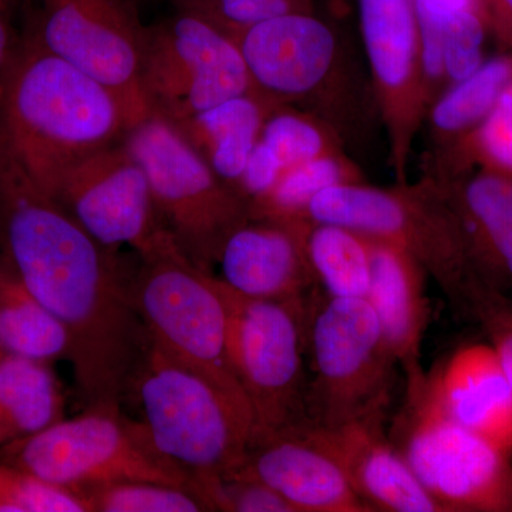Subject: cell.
Here are the masks:
<instances>
[{
	"label": "cell",
	"instance_id": "obj_1",
	"mask_svg": "<svg viewBox=\"0 0 512 512\" xmlns=\"http://www.w3.org/2000/svg\"><path fill=\"white\" fill-rule=\"evenodd\" d=\"M0 252L69 333L84 407L121 406L148 345L134 302L136 264L93 238L3 156Z\"/></svg>",
	"mask_w": 512,
	"mask_h": 512
},
{
	"label": "cell",
	"instance_id": "obj_2",
	"mask_svg": "<svg viewBox=\"0 0 512 512\" xmlns=\"http://www.w3.org/2000/svg\"><path fill=\"white\" fill-rule=\"evenodd\" d=\"M123 100L28 30L0 89V156L52 195L73 167L136 124Z\"/></svg>",
	"mask_w": 512,
	"mask_h": 512
},
{
	"label": "cell",
	"instance_id": "obj_3",
	"mask_svg": "<svg viewBox=\"0 0 512 512\" xmlns=\"http://www.w3.org/2000/svg\"><path fill=\"white\" fill-rule=\"evenodd\" d=\"M234 39L262 99L322 121L350 156L369 146L382 126L375 90L363 49L357 52L338 26L315 10L269 20Z\"/></svg>",
	"mask_w": 512,
	"mask_h": 512
},
{
	"label": "cell",
	"instance_id": "obj_4",
	"mask_svg": "<svg viewBox=\"0 0 512 512\" xmlns=\"http://www.w3.org/2000/svg\"><path fill=\"white\" fill-rule=\"evenodd\" d=\"M131 392L151 443L194 480L207 505L208 487L247 460L256 436L251 410L150 342Z\"/></svg>",
	"mask_w": 512,
	"mask_h": 512
},
{
	"label": "cell",
	"instance_id": "obj_5",
	"mask_svg": "<svg viewBox=\"0 0 512 512\" xmlns=\"http://www.w3.org/2000/svg\"><path fill=\"white\" fill-rule=\"evenodd\" d=\"M136 255L134 302L148 342L251 410L229 356L224 282L195 265L167 229Z\"/></svg>",
	"mask_w": 512,
	"mask_h": 512
},
{
	"label": "cell",
	"instance_id": "obj_6",
	"mask_svg": "<svg viewBox=\"0 0 512 512\" xmlns=\"http://www.w3.org/2000/svg\"><path fill=\"white\" fill-rule=\"evenodd\" d=\"M309 222L342 225L403 248L426 269L454 309L466 315L471 271L466 238L446 191L423 175L417 183L380 188L343 184L320 192L306 211Z\"/></svg>",
	"mask_w": 512,
	"mask_h": 512
},
{
	"label": "cell",
	"instance_id": "obj_7",
	"mask_svg": "<svg viewBox=\"0 0 512 512\" xmlns=\"http://www.w3.org/2000/svg\"><path fill=\"white\" fill-rule=\"evenodd\" d=\"M124 141L146 171L164 228L195 265L214 272L227 239L251 220V200L156 114L137 121Z\"/></svg>",
	"mask_w": 512,
	"mask_h": 512
},
{
	"label": "cell",
	"instance_id": "obj_8",
	"mask_svg": "<svg viewBox=\"0 0 512 512\" xmlns=\"http://www.w3.org/2000/svg\"><path fill=\"white\" fill-rule=\"evenodd\" d=\"M0 460L76 494L96 485L150 481L200 497L194 480L157 450L140 421L124 417L121 406L86 407L73 419L0 447Z\"/></svg>",
	"mask_w": 512,
	"mask_h": 512
},
{
	"label": "cell",
	"instance_id": "obj_9",
	"mask_svg": "<svg viewBox=\"0 0 512 512\" xmlns=\"http://www.w3.org/2000/svg\"><path fill=\"white\" fill-rule=\"evenodd\" d=\"M389 436L441 512H512V457L451 419L427 373L406 383Z\"/></svg>",
	"mask_w": 512,
	"mask_h": 512
},
{
	"label": "cell",
	"instance_id": "obj_10",
	"mask_svg": "<svg viewBox=\"0 0 512 512\" xmlns=\"http://www.w3.org/2000/svg\"><path fill=\"white\" fill-rule=\"evenodd\" d=\"M225 289L229 356L254 414L255 441L301 430L308 421L303 359L313 293L298 301H269Z\"/></svg>",
	"mask_w": 512,
	"mask_h": 512
},
{
	"label": "cell",
	"instance_id": "obj_11",
	"mask_svg": "<svg viewBox=\"0 0 512 512\" xmlns=\"http://www.w3.org/2000/svg\"><path fill=\"white\" fill-rule=\"evenodd\" d=\"M311 355L305 426H335L387 413L396 373L379 320L367 299L313 296L306 352Z\"/></svg>",
	"mask_w": 512,
	"mask_h": 512
},
{
	"label": "cell",
	"instance_id": "obj_12",
	"mask_svg": "<svg viewBox=\"0 0 512 512\" xmlns=\"http://www.w3.org/2000/svg\"><path fill=\"white\" fill-rule=\"evenodd\" d=\"M140 89L148 113L174 126L254 92L234 37L197 13L178 8L147 26Z\"/></svg>",
	"mask_w": 512,
	"mask_h": 512
},
{
	"label": "cell",
	"instance_id": "obj_13",
	"mask_svg": "<svg viewBox=\"0 0 512 512\" xmlns=\"http://www.w3.org/2000/svg\"><path fill=\"white\" fill-rule=\"evenodd\" d=\"M30 32L53 55L123 100L134 120L147 117L140 89L146 29L130 0H39Z\"/></svg>",
	"mask_w": 512,
	"mask_h": 512
},
{
	"label": "cell",
	"instance_id": "obj_14",
	"mask_svg": "<svg viewBox=\"0 0 512 512\" xmlns=\"http://www.w3.org/2000/svg\"><path fill=\"white\" fill-rule=\"evenodd\" d=\"M363 55L372 79L397 183H407L429 103L413 0H357Z\"/></svg>",
	"mask_w": 512,
	"mask_h": 512
},
{
	"label": "cell",
	"instance_id": "obj_15",
	"mask_svg": "<svg viewBox=\"0 0 512 512\" xmlns=\"http://www.w3.org/2000/svg\"><path fill=\"white\" fill-rule=\"evenodd\" d=\"M50 197L107 247L140 252L165 229L146 171L124 140L73 167Z\"/></svg>",
	"mask_w": 512,
	"mask_h": 512
},
{
	"label": "cell",
	"instance_id": "obj_16",
	"mask_svg": "<svg viewBox=\"0 0 512 512\" xmlns=\"http://www.w3.org/2000/svg\"><path fill=\"white\" fill-rule=\"evenodd\" d=\"M386 423L387 413H377L292 433L332 458L372 512H441L394 446Z\"/></svg>",
	"mask_w": 512,
	"mask_h": 512
},
{
	"label": "cell",
	"instance_id": "obj_17",
	"mask_svg": "<svg viewBox=\"0 0 512 512\" xmlns=\"http://www.w3.org/2000/svg\"><path fill=\"white\" fill-rule=\"evenodd\" d=\"M309 221L251 218L235 229L222 248L220 279L231 291L254 299L298 301L316 288L306 255Z\"/></svg>",
	"mask_w": 512,
	"mask_h": 512
},
{
	"label": "cell",
	"instance_id": "obj_18",
	"mask_svg": "<svg viewBox=\"0 0 512 512\" xmlns=\"http://www.w3.org/2000/svg\"><path fill=\"white\" fill-rule=\"evenodd\" d=\"M231 476L268 485L295 512H372L338 464L296 433L255 441L245 463Z\"/></svg>",
	"mask_w": 512,
	"mask_h": 512
},
{
	"label": "cell",
	"instance_id": "obj_19",
	"mask_svg": "<svg viewBox=\"0 0 512 512\" xmlns=\"http://www.w3.org/2000/svg\"><path fill=\"white\" fill-rule=\"evenodd\" d=\"M367 238L372 268L367 302L406 383L416 382L426 373L421 366V350L431 315L429 275L403 248L383 239Z\"/></svg>",
	"mask_w": 512,
	"mask_h": 512
},
{
	"label": "cell",
	"instance_id": "obj_20",
	"mask_svg": "<svg viewBox=\"0 0 512 512\" xmlns=\"http://www.w3.org/2000/svg\"><path fill=\"white\" fill-rule=\"evenodd\" d=\"M427 382L451 419L512 457V389L490 343L454 350Z\"/></svg>",
	"mask_w": 512,
	"mask_h": 512
},
{
	"label": "cell",
	"instance_id": "obj_21",
	"mask_svg": "<svg viewBox=\"0 0 512 512\" xmlns=\"http://www.w3.org/2000/svg\"><path fill=\"white\" fill-rule=\"evenodd\" d=\"M275 109L252 92L232 97L175 127L222 180L239 190L262 127Z\"/></svg>",
	"mask_w": 512,
	"mask_h": 512
},
{
	"label": "cell",
	"instance_id": "obj_22",
	"mask_svg": "<svg viewBox=\"0 0 512 512\" xmlns=\"http://www.w3.org/2000/svg\"><path fill=\"white\" fill-rule=\"evenodd\" d=\"M66 399L52 363L0 352V447L64 419Z\"/></svg>",
	"mask_w": 512,
	"mask_h": 512
},
{
	"label": "cell",
	"instance_id": "obj_23",
	"mask_svg": "<svg viewBox=\"0 0 512 512\" xmlns=\"http://www.w3.org/2000/svg\"><path fill=\"white\" fill-rule=\"evenodd\" d=\"M511 83L512 52L501 50L487 57L473 73L451 84L433 101L424 120L430 144L427 158L447 153L470 136Z\"/></svg>",
	"mask_w": 512,
	"mask_h": 512
},
{
	"label": "cell",
	"instance_id": "obj_24",
	"mask_svg": "<svg viewBox=\"0 0 512 512\" xmlns=\"http://www.w3.org/2000/svg\"><path fill=\"white\" fill-rule=\"evenodd\" d=\"M0 352L57 362L70 357L60 320L33 295L8 256L0 252Z\"/></svg>",
	"mask_w": 512,
	"mask_h": 512
},
{
	"label": "cell",
	"instance_id": "obj_25",
	"mask_svg": "<svg viewBox=\"0 0 512 512\" xmlns=\"http://www.w3.org/2000/svg\"><path fill=\"white\" fill-rule=\"evenodd\" d=\"M305 247L316 285L328 298L366 299L372 274L366 235L342 225L309 222Z\"/></svg>",
	"mask_w": 512,
	"mask_h": 512
},
{
	"label": "cell",
	"instance_id": "obj_26",
	"mask_svg": "<svg viewBox=\"0 0 512 512\" xmlns=\"http://www.w3.org/2000/svg\"><path fill=\"white\" fill-rule=\"evenodd\" d=\"M359 163L346 151L326 154L288 168L276 183L252 202V218L303 222L316 197L328 188L365 183Z\"/></svg>",
	"mask_w": 512,
	"mask_h": 512
},
{
	"label": "cell",
	"instance_id": "obj_27",
	"mask_svg": "<svg viewBox=\"0 0 512 512\" xmlns=\"http://www.w3.org/2000/svg\"><path fill=\"white\" fill-rule=\"evenodd\" d=\"M436 181L446 191L464 235L512 228L511 175L474 168L450 180Z\"/></svg>",
	"mask_w": 512,
	"mask_h": 512
},
{
	"label": "cell",
	"instance_id": "obj_28",
	"mask_svg": "<svg viewBox=\"0 0 512 512\" xmlns=\"http://www.w3.org/2000/svg\"><path fill=\"white\" fill-rule=\"evenodd\" d=\"M284 173L293 165L326 154L346 151L342 140L322 121L293 107H276L266 119L258 138Z\"/></svg>",
	"mask_w": 512,
	"mask_h": 512
},
{
	"label": "cell",
	"instance_id": "obj_29",
	"mask_svg": "<svg viewBox=\"0 0 512 512\" xmlns=\"http://www.w3.org/2000/svg\"><path fill=\"white\" fill-rule=\"evenodd\" d=\"M89 512H200L207 505L197 494L173 485L124 481L77 491Z\"/></svg>",
	"mask_w": 512,
	"mask_h": 512
},
{
	"label": "cell",
	"instance_id": "obj_30",
	"mask_svg": "<svg viewBox=\"0 0 512 512\" xmlns=\"http://www.w3.org/2000/svg\"><path fill=\"white\" fill-rule=\"evenodd\" d=\"M175 8L190 10L222 32L237 37L272 19L292 13L315 12V0H173Z\"/></svg>",
	"mask_w": 512,
	"mask_h": 512
},
{
	"label": "cell",
	"instance_id": "obj_31",
	"mask_svg": "<svg viewBox=\"0 0 512 512\" xmlns=\"http://www.w3.org/2000/svg\"><path fill=\"white\" fill-rule=\"evenodd\" d=\"M0 512H89L82 497L0 461Z\"/></svg>",
	"mask_w": 512,
	"mask_h": 512
},
{
	"label": "cell",
	"instance_id": "obj_32",
	"mask_svg": "<svg viewBox=\"0 0 512 512\" xmlns=\"http://www.w3.org/2000/svg\"><path fill=\"white\" fill-rule=\"evenodd\" d=\"M466 315L476 320L493 346L512 389V298L510 293L471 275L466 293Z\"/></svg>",
	"mask_w": 512,
	"mask_h": 512
},
{
	"label": "cell",
	"instance_id": "obj_33",
	"mask_svg": "<svg viewBox=\"0 0 512 512\" xmlns=\"http://www.w3.org/2000/svg\"><path fill=\"white\" fill-rule=\"evenodd\" d=\"M471 271L485 284L512 291V228L466 234Z\"/></svg>",
	"mask_w": 512,
	"mask_h": 512
},
{
	"label": "cell",
	"instance_id": "obj_34",
	"mask_svg": "<svg viewBox=\"0 0 512 512\" xmlns=\"http://www.w3.org/2000/svg\"><path fill=\"white\" fill-rule=\"evenodd\" d=\"M495 42L512 52V0H485Z\"/></svg>",
	"mask_w": 512,
	"mask_h": 512
},
{
	"label": "cell",
	"instance_id": "obj_35",
	"mask_svg": "<svg viewBox=\"0 0 512 512\" xmlns=\"http://www.w3.org/2000/svg\"><path fill=\"white\" fill-rule=\"evenodd\" d=\"M20 39L10 22V12L0 8V89L18 53Z\"/></svg>",
	"mask_w": 512,
	"mask_h": 512
},
{
	"label": "cell",
	"instance_id": "obj_36",
	"mask_svg": "<svg viewBox=\"0 0 512 512\" xmlns=\"http://www.w3.org/2000/svg\"><path fill=\"white\" fill-rule=\"evenodd\" d=\"M414 3L443 16L463 15V13H483L488 16L485 0H414Z\"/></svg>",
	"mask_w": 512,
	"mask_h": 512
},
{
	"label": "cell",
	"instance_id": "obj_37",
	"mask_svg": "<svg viewBox=\"0 0 512 512\" xmlns=\"http://www.w3.org/2000/svg\"><path fill=\"white\" fill-rule=\"evenodd\" d=\"M19 0H0V8L8 10V12L12 13L13 6L18 3Z\"/></svg>",
	"mask_w": 512,
	"mask_h": 512
}]
</instances>
